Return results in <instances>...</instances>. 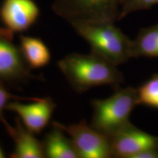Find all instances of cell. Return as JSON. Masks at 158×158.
<instances>
[{
  "label": "cell",
  "mask_w": 158,
  "mask_h": 158,
  "mask_svg": "<svg viewBox=\"0 0 158 158\" xmlns=\"http://www.w3.org/2000/svg\"><path fill=\"white\" fill-rule=\"evenodd\" d=\"M43 144L45 157L78 158L72 140L66 137L64 130L57 126L53 125V129L46 134Z\"/></svg>",
  "instance_id": "8fae6325"
},
{
  "label": "cell",
  "mask_w": 158,
  "mask_h": 158,
  "mask_svg": "<svg viewBox=\"0 0 158 158\" xmlns=\"http://www.w3.org/2000/svg\"><path fill=\"white\" fill-rule=\"evenodd\" d=\"M7 133L15 143L13 158H43L45 157L43 142L35 138L34 133L24 127L19 118H15V126L5 124Z\"/></svg>",
  "instance_id": "30bf717a"
},
{
  "label": "cell",
  "mask_w": 158,
  "mask_h": 158,
  "mask_svg": "<svg viewBox=\"0 0 158 158\" xmlns=\"http://www.w3.org/2000/svg\"><path fill=\"white\" fill-rule=\"evenodd\" d=\"M138 104L158 109V73L154 74L137 89Z\"/></svg>",
  "instance_id": "5bb4252c"
},
{
  "label": "cell",
  "mask_w": 158,
  "mask_h": 158,
  "mask_svg": "<svg viewBox=\"0 0 158 158\" xmlns=\"http://www.w3.org/2000/svg\"><path fill=\"white\" fill-rule=\"evenodd\" d=\"M132 57L158 58V23L141 29L132 43Z\"/></svg>",
  "instance_id": "4fadbf2b"
},
{
  "label": "cell",
  "mask_w": 158,
  "mask_h": 158,
  "mask_svg": "<svg viewBox=\"0 0 158 158\" xmlns=\"http://www.w3.org/2000/svg\"><path fill=\"white\" fill-rule=\"evenodd\" d=\"M40 15L38 7L32 0H5L0 10V17L13 33L27 30Z\"/></svg>",
  "instance_id": "9c48e42d"
},
{
  "label": "cell",
  "mask_w": 158,
  "mask_h": 158,
  "mask_svg": "<svg viewBox=\"0 0 158 158\" xmlns=\"http://www.w3.org/2000/svg\"><path fill=\"white\" fill-rule=\"evenodd\" d=\"M13 34L0 28V81L14 83L34 78L31 74L20 46L13 42Z\"/></svg>",
  "instance_id": "8992f818"
},
{
  "label": "cell",
  "mask_w": 158,
  "mask_h": 158,
  "mask_svg": "<svg viewBox=\"0 0 158 158\" xmlns=\"http://www.w3.org/2000/svg\"><path fill=\"white\" fill-rule=\"evenodd\" d=\"M93 115L91 127L111 137L129 122V117L138 104L137 89L116 88L115 92L104 100L92 102Z\"/></svg>",
  "instance_id": "3957f363"
},
{
  "label": "cell",
  "mask_w": 158,
  "mask_h": 158,
  "mask_svg": "<svg viewBox=\"0 0 158 158\" xmlns=\"http://www.w3.org/2000/svg\"><path fill=\"white\" fill-rule=\"evenodd\" d=\"M56 108L50 98H37L31 103L9 102L5 109L15 112L19 116L24 127L34 134H39L48 125Z\"/></svg>",
  "instance_id": "ba28073f"
},
{
  "label": "cell",
  "mask_w": 158,
  "mask_h": 158,
  "mask_svg": "<svg viewBox=\"0 0 158 158\" xmlns=\"http://www.w3.org/2000/svg\"><path fill=\"white\" fill-rule=\"evenodd\" d=\"M110 138L113 157L134 158L144 150L158 148V137L138 129L130 122Z\"/></svg>",
  "instance_id": "52a82bcc"
},
{
  "label": "cell",
  "mask_w": 158,
  "mask_h": 158,
  "mask_svg": "<svg viewBox=\"0 0 158 158\" xmlns=\"http://www.w3.org/2000/svg\"><path fill=\"white\" fill-rule=\"evenodd\" d=\"M37 98H22V97H18L13 95L11 93L7 92L4 86L3 83L0 81V121L4 124L7 123L3 116V110L5 109L6 106L10 102V100H35Z\"/></svg>",
  "instance_id": "2e32d148"
},
{
  "label": "cell",
  "mask_w": 158,
  "mask_h": 158,
  "mask_svg": "<svg viewBox=\"0 0 158 158\" xmlns=\"http://www.w3.org/2000/svg\"><path fill=\"white\" fill-rule=\"evenodd\" d=\"M19 46L23 58L30 69L43 68L50 62V51L40 38L21 35Z\"/></svg>",
  "instance_id": "7c38bea8"
},
{
  "label": "cell",
  "mask_w": 158,
  "mask_h": 158,
  "mask_svg": "<svg viewBox=\"0 0 158 158\" xmlns=\"http://www.w3.org/2000/svg\"><path fill=\"white\" fill-rule=\"evenodd\" d=\"M58 67L78 93L102 85L116 89L124 81L123 75L116 65L92 52L89 54L74 53L67 55L59 61Z\"/></svg>",
  "instance_id": "6da1fadb"
},
{
  "label": "cell",
  "mask_w": 158,
  "mask_h": 158,
  "mask_svg": "<svg viewBox=\"0 0 158 158\" xmlns=\"http://www.w3.org/2000/svg\"><path fill=\"white\" fill-rule=\"evenodd\" d=\"M5 154H4V152H2V150L1 148H0V158H3L5 157Z\"/></svg>",
  "instance_id": "e0dca14e"
},
{
  "label": "cell",
  "mask_w": 158,
  "mask_h": 158,
  "mask_svg": "<svg viewBox=\"0 0 158 158\" xmlns=\"http://www.w3.org/2000/svg\"><path fill=\"white\" fill-rule=\"evenodd\" d=\"M81 37L91 46V52L117 65L132 58V43L111 22H76L71 23Z\"/></svg>",
  "instance_id": "7a4b0ae2"
},
{
  "label": "cell",
  "mask_w": 158,
  "mask_h": 158,
  "mask_svg": "<svg viewBox=\"0 0 158 158\" xmlns=\"http://www.w3.org/2000/svg\"><path fill=\"white\" fill-rule=\"evenodd\" d=\"M157 5L158 0H122L118 20L133 12L149 9Z\"/></svg>",
  "instance_id": "9a60e30c"
},
{
  "label": "cell",
  "mask_w": 158,
  "mask_h": 158,
  "mask_svg": "<svg viewBox=\"0 0 158 158\" xmlns=\"http://www.w3.org/2000/svg\"><path fill=\"white\" fill-rule=\"evenodd\" d=\"M122 0H55L52 8L69 23L111 22L119 19Z\"/></svg>",
  "instance_id": "277c9868"
},
{
  "label": "cell",
  "mask_w": 158,
  "mask_h": 158,
  "mask_svg": "<svg viewBox=\"0 0 158 158\" xmlns=\"http://www.w3.org/2000/svg\"><path fill=\"white\" fill-rule=\"evenodd\" d=\"M52 124L60 127L70 135L78 157H113L110 138L89 126L85 120L69 125L56 122Z\"/></svg>",
  "instance_id": "5b68a950"
}]
</instances>
